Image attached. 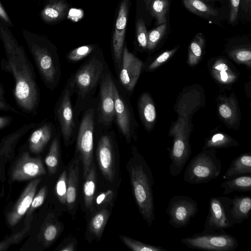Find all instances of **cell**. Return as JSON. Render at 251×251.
<instances>
[{
  "mask_svg": "<svg viewBox=\"0 0 251 251\" xmlns=\"http://www.w3.org/2000/svg\"><path fill=\"white\" fill-rule=\"evenodd\" d=\"M122 63L119 75L120 81L126 90L131 91L139 77L143 63L128 51L126 46L123 49Z\"/></svg>",
  "mask_w": 251,
  "mask_h": 251,
  "instance_id": "8fae6325",
  "label": "cell"
},
{
  "mask_svg": "<svg viewBox=\"0 0 251 251\" xmlns=\"http://www.w3.org/2000/svg\"><path fill=\"white\" fill-rule=\"evenodd\" d=\"M29 50L43 81L50 89L54 88L61 74L58 59L47 48L38 44H30Z\"/></svg>",
  "mask_w": 251,
  "mask_h": 251,
  "instance_id": "5b68a950",
  "label": "cell"
},
{
  "mask_svg": "<svg viewBox=\"0 0 251 251\" xmlns=\"http://www.w3.org/2000/svg\"><path fill=\"white\" fill-rule=\"evenodd\" d=\"M95 49L93 45H85L71 50L67 55V59L71 62H77L88 55Z\"/></svg>",
  "mask_w": 251,
  "mask_h": 251,
  "instance_id": "d590c367",
  "label": "cell"
},
{
  "mask_svg": "<svg viewBox=\"0 0 251 251\" xmlns=\"http://www.w3.org/2000/svg\"><path fill=\"white\" fill-rule=\"evenodd\" d=\"M68 6L62 0H57L47 5L41 12L42 19L47 22L57 21L63 18Z\"/></svg>",
  "mask_w": 251,
  "mask_h": 251,
  "instance_id": "cb8c5ba5",
  "label": "cell"
},
{
  "mask_svg": "<svg viewBox=\"0 0 251 251\" xmlns=\"http://www.w3.org/2000/svg\"><path fill=\"white\" fill-rule=\"evenodd\" d=\"M53 0H50V2H52Z\"/></svg>",
  "mask_w": 251,
  "mask_h": 251,
  "instance_id": "11a10c76",
  "label": "cell"
},
{
  "mask_svg": "<svg viewBox=\"0 0 251 251\" xmlns=\"http://www.w3.org/2000/svg\"><path fill=\"white\" fill-rule=\"evenodd\" d=\"M226 71H219L220 79L223 82L227 81L228 79V74L226 72Z\"/></svg>",
  "mask_w": 251,
  "mask_h": 251,
  "instance_id": "f907efd6",
  "label": "cell"
},
{
  "mask_svg": "<svg viewBox=\"0 0 251 251\" xmlns=\"http://www.w3.org/2000/svg\"><path fill=\"white\" fill-rule=\"evenodd\" d=\"M94 111L87 110L80 123L77 139V149L83 164L85 177L93 163Z\"/></svg>",
  "mask_w": 251,
  "mask_h": 251,
  "instance_id": "ba28073f",
  "label": "cell"
},
{
  "mask_svg": "<svg viewBox=\"0 0 251 251\" xmlns=\"http://www.w3.org/2000/svg\"><path fill=\"white\" fill-rule=\"evenodd\" d=\"M103 70V63L94 57L76 71L73 81L80 96L84 97L96 86Z\"/></svg>",
  "mask_w": 251,
  "mask_h": 251,
  "instance_id": "9c48e42d",
  "label": "cell"
},
{
  "mask_svg": "<svg viewBox=\"0 0 251 251\" xmlns=\"http://www.w3.org/2000/svg\"><path fill=\"white\" fill-rule=\"evenodd\" d=\"M110 216L109 211L102 209L91 219L89 224L90 231L98 238H100Z\"/></svg>",
  "mask_w": 251,
  "mask_h": 251,
  "instance_id": "4316f807",
  "label": "cell"
},
{
  "mask_svg": "<svg viewBox=\"0 0 251 251\" xmlns=\"http://www.w3.org/2000/svg\"><path fill=\"white\" fill-rule=\"evenodd\" d=\"M204 1H214L216 0H203Z\"/></svg>",
  "mask_w": 251,
  "mask_h": 251,
  "instance_id": "db71d44e",
  "label": "cell"
},
{
  "mask_svg": "<svg viewBox=\"0 0 251 251\" xmlns=\"http://www.w3.org/2000/svg\"><path fill=\"white\" fill-rule=\"evenodd\" d=\"M251 174V153L245 152L235 158L223 176L225 179Z\"/></svg>",
  "mask_w": 251,
  "mask_h": 251,
  "instance_id": "44dd1931",
  "label": "cell"
},
{
  "mask_svg": "<svg viewBox=\"0 0 251 251\" xmlns=\"http://www.w3.org/2000/svg\"><path fill=\"white\" fill-rule=\"evenodd\" d=\"M177 48L178 47L163 52L150 65L149 69L153 70L166 61L177 50Z\"/></svg>",
  "mask_w": 251,
  "mask_h": 251,
  "instance_id": "60d3db41",
  "label": "cell"
},
{
  "mask_svg": "<svg viewBox=\"0 0 251 251\" xmlns=\"http://www.w3.org/2000/svg\"><path fill=\"white\" fill-rule=\"evenodd\" d=\"M181 242L191 249L212 251H233L238 247L236 238L226 231L195 233L182 238Z\"/></svg>",
  "mask_w": 251,
  "mask_h": 251,
  "instance_id": "277c9868",
  "label": "cell"
},
{
  "mask_svg": "<svg viewBox=\"0 0 251 251\" xmlns=\"http://www.w3.org/2000/svg\"><path fill=\"white\" fill-rule=\"evenodd\" d=\"M59 146L57 137H55L50 146L45 162L50 174H54L57 170L59 163Z\"/></svg>",
  "mask_w": 251,
  "mask_h": 251,
  "instance_id": "f546056e",
  "label": "cell"
},
{
  "mask_svg": "<svg viewBox=\"0 0 251 251\" xmlns=\"http://www.w3.org/2000/svg\"><path fill=\"white\" fill-rule=\"evenodd\" d=\"M205 45V38L201 33L196 34L189 47L188 60L194 64L198 62L202 54Z\"/></svg>",
  "mask_w": 251,
  "mask_h": 251,
  "instance_id": "4dcf8cb0",
  "label": "cell"
},
{
  "mask_svg": "<svg viewBox=\"0 0 251 251\" xmlns=\"http://www.w3.org/2000/svg\"><path fill=\"white\" fill-rule=\"evenodd\" d=\"M52 127L46 123L36 128L31 133L28 141L30 151L35 154L40 153L50 140Z\"/></svg>",
  "mask_w": 251,
  "mask_h": 251,
  "instance_id": "ffe728a7",
  "label": "cell"
},
{
  "mask_svg": "<svg viewBox=\"0 0 251 251\" xmlns=\"http://www.w3.org/2000/svg\"><path fill=\"white\" fill-rule=\"evenodd\" d=\"M11 118L9 117H0V129L10 123Z\"/></svg>",
  "mask_w": 251,
  "mask_h": 251,
  "instance_id": "681fc988",
  "label": "cell"
},
{
  "mask_svg": "<svg viewBox=\"0 0 251 251\" xmlns=\"http://www.w3.org/2000/svg\"><path fill=\"white\" fill-rule=\"evenodd\" d=\"M185 7L191 12L205 18L218 15V11L203 0H182Z\"/></svg>",
  "mask_w": 251,
  "mask_h": 251,
  "instance_id": "d4e9b609",
  "label": "cell"
},
{
  "mask_svg": "<svg viewBox=\"0 0 251 251\" xmlns=\"http://www.w3.org/2000/svg\"><path fill=\"white\" fill-rule=\"evenodd\" d=\"M214 68L217 71H227L228 69V66L225 63L222 62L216 65Z\"/></svg>",
  "mask_w": 251,
  "mask_h": 251,
  "instance_id": "816d5d0a",
  "label": "cell"
},
{
  "mask_svg": "<svg viewBox=\"0 0 251 251\" xmlns=\"http://www.w3.org/2000/svg\"><path fill=\"white\" fill-rule=\"evenodd\" d=\"M97 158L100 169L104 178L112 182L115 177V159L113 146L111 138L102 136L97 149Z\"/></svg>",
  "mask_w": 251,
  "mask_h": 251,
  "instance_id": "7c38bea8",
  "label": "cell"
},
{
  "mask_svg": "<svg viewBox=\"0 0 251 251\" xmlns=\"http://www.w3.org/2000/svg\"><path fill=\"white\" fill-rule=\"evenodd\" d=\"M119 237L125 245L133 251H167L160 246L147 244L125 235Z\"/></svg>",
  "mask_w": 251,
  "mask_h": 251,
  "instance_id": "1f68e13d",
  "label": "cell"
},
{
  "mask_svg": "<svg viewBox=\"0 0 251 251\" xmlns=\"http://www.w3.org/2000/svg\"><path fill=\"white\" fill-rule=\"evenodd\" d=\"M240 4L245 12L250 13L251 0H240Z\"/></svg>",
  "mask_w": 251,
  "mask_h": 251,
  "instance_id": "bcb514c9",
  "label": "cell"
},
{
  "mask_svg": "<svg viewBox=\"0 0 251 251\" xmlns=\"http://www.w3.org/2000/svg\"><path fill=\"white\" fill-rule=\"evenodd\" d=\"M47 193L46 186H43L41 188L38 193L35 195L31 204L27 210L28 213H31L36 208L40 206L44 202Z\"/></svg>",
  "mask_w": 251,
  "mask_h": 251,
  "instance_id": "74e56055",
  "label": "cell"
},
{
  "mask_svg": "<svg viewBox=\"0 0 251 251\" xmlns=\"http://www.w3.org/2000/svg\"><path fill=\"white\" fill-rule=\"evenodd\" d=\"M219 111L220 115L225 119L230 118L232 115L230 108L225 104H223L219 106Z\"/></svg>",
  "mask_w": 251,
  "mask_h": 251,
  "instance_id": "f6af8a7d",
  "label": "cell"
},
{
  "mask_svg": "<svg viewBox=\"0 0 251 251\" xmlns=\"http://www.w3.org/2000/svg\"><path fill=\"white\" fill-rule=\"evenodd\" d=\"M114 196V192L108 190L100 194L96 199V202L98 205H101L108 203L111 201Z\"/></svg>",
  "mask_w": 251,
  "mask_h": 251,
  "instance_id": "7bdbcfd3",
  "label": "cell"
},
{
  "mask_svg": "<svg viewBox=\"0 0 251 251\" xmlns=\"http://www.w3.org/2000/svg\"><path fill=\"white\" fill-rule=\"evenodd\" d=\"M0 18L8 24L11 25L10 19L0 3Z\"/></svg>",
  "mask_w": 251,
  "mask_h": 251,
  "instance_id": "7dc6e473",
  "label": "cell"
},
{
  "mask_svg": "<svg viewBox=\"0 0 251 251\" xmlns=\"http://www.w3.org/2000/svg\"><path fill=\"white\" fill-rule=\"evenodd\" d=\"M60 230L61 226L56 221L46 224L43 230L45 246H48L51 243L57 238Z\"/></svg>",
  "mask_w": 251,
  "mask_h": 251,
  "instance_id": "836d02e7",
  "label": "cell"
},
{
  "mask_svg": "<svg viewBox=\"0 0 251 251\" xmlns=\"http://www.w3.org/2000/svg\"><path fill=\"white\" fill-rule=\"evenodd\" d=\"M140 113L147 126L151 125L156 118V111L151 98L146 94L143 95L139 103Z\"/></svg>",
  "mask_w": 251,
  "mask_h": 251,
  "instance_id": "484cf974",
  "label": "cell"
},
{
  "mask_svg": "<svg viewBox=\"0 0 251 251\" xmlns=\"http://www.w3.org/2000/svg\"><path fill=\"white\" fill-rule=\"evenodd\" d=\"M113 94L115 114L118 126L126 142L129 143L131 137L130 112L127 104L123 100L114 82L113 84Z\"/></svg>",
  "mask_w": 251,
  "mask_h": 251,
  "instance_id": "e0dca14e",
  "label": "cell"
},
{
  "mask_svg": "<svg viewBox=\"0 0 251 251\" xmlns=\"http://www.w3.org/2000/svg\"><path fill=\"white\" fill-rule=\"evenodd\" d=\"M130 181L135 201L144 220L151 227L155 221L152 172L143 156L134 150L128 168Z\"/></svg>",
  "mask_w": 251,
  "mask_h": 251,
  "instance_id": "7a4b0ae2",
  "label": "cell"
},
{
  "mask_svg": "<svg viewBox=\"0 0 251 251\" xmlns=\"http://www.w3.org/2000/svg\"><path fill=\"white\" fill-rule=\"evenodd\" d=\"M55 193L61 203L66 204L67 190V173L66 170L63 171L56 182Z\"/></svg>",
  "mask_w": 251,
  "mask_h": 251,
  "instance_id": "e575fe53",
  "label": "cell"
},
{
  "mask_svg": "<svg viewBox=\"0 0 251 251\" xmlns=\"http://www.w3.org/2000/svg\"><path fill=\"white\" fill-rule=\"evenodd\" d=\"M57 116L63 139L65 142H67L70 139L75 127L70 91L67 88L64 89L60 97L57 109Z\"/></svg>",
  "mask_w": 251,
  "mask_h": 251,
  "instance_id": "9a60e30c",
  "label": "cell"
},
{
  "mask_svg": "<svg viewBox=\"0 0 251 251\" xmlns=\"http://www.w3.org/2000/svg\"><path fill=\"white\" fill-rule=\"evenodd\" d=\"M149 7L157 25L166 22V15L169 8V0H152Z\"/></svg>",
  "mask_w": 251,
  "mask_h": 251,
  "instance_id": "83f0119b",
  "label": "cell"
},
{
  "mask_svg": "<svg viewBox=\"0 0 251 251\" xmlns=\"http://www.w3.org/2000/svg\"><path fill=\"white\" fill-rule=\"evenodd\" d=\"M0 36L6 55L0 63L1 68L13 76L14 94L18 106L25 112H33L39 104V92L32 64L23 47L1 25Z\"/></svg>",
  "mask_w": 251,
  "mask_h": 251,
  "instance_id": "6da1fadb",
  "label": "cell"
},
{
  "mask_svg": "<svg viewBox=\"0 0 251 251\" xmlns=\"http://www.w3.org/2000/svg\"><path fill=\"white\" fill-rule=\"evenodd\" d=\"M238 143L232 138L221 133L214 134L205 143L203 149H215L237 146Z\"/></svg>",
  "mask_w": 251,
  "mask_h": 251,
  "instance_id": "f1b7e54d",
  "label": "cell"
},
{
  "mask_svg": "<svg viewBox=\"0 0 251 251\" xmlns=\"http://www.w3.org/2000/svg\"><path fill=\"white\" fill-rule=\"evenodd\" d=\"M136 28L137 38L139 45L143 48H147L148 32L143 19H138Z\"/></svg>",
  "mask_w": 251,
  "mask_h": 251,
  "instance_id": "8d00e7d4",
  "label": "cell"
},
{
  "mask_svg": "<svg viewBox=\"0 0 251 251\" xmlns=\"http://www.w3.org/2000/svg\"><path fill=\"white\" fill-rule=\"evenodd\" d=\"M167 27L166 22L148 32L147 48L149 50H152L157 46L166 33Z\"/></svg>",
  "mask_w": 251,
  "mask_h": 251,
  "instance_id": "d6a6232c",
  "label": "cell"
},
{
  "mask_svg": "<svg viewBox=\"0 0 251 251\" xmlns=\"http://www.w3.org/2000/svg\"><path fill=\"white\" fill-rule=\"evenodd\" d=\"M85 178L83 187L84 204L87 209L91 210L94 203L97 184V172L94 162L92 163Z\"/></svg>",
  "mask_w": 251,
  "mask_h": 251,
  "instance_id": "603a6c76",
  "label": "cell"
},
{
  "mask_svg": "<svg viewBox=\"0 0 251 251\" xmlns=\"http://www.w3.org/2000/svg\"><path fill=\"white\" fill-rule=\"evenodd\" d=\"M25 234L24 230L17 232L6 240H3L0 242V251H2L6 250L10 245L18 243Z\"/></svg>",
  "mask_w": 251,
  "mask_h": 251,
  "instance_id": "ab89813d",
  "label": "cell"
},
{
  "mask_svg": "<svg viewBox=\"0 0 251 251\" xmlns=\"http://www.w3.org/2000/svg\"><path fill=\"white\" fill-rule=\"evenodd\" d=\"M229 21L233 23L237 20L240 0H229Z\"/></svg>",
  "mask_w": 251,
  "mask_h": 251,
  "instance_id": "b9f144b4",
  "label": "cell"
},
{
  "mask_svg": "<svg viewBox=\"0 0 251 251\" xmlns=\"http://www.w3.org/2000/svg\"><path fill=\"white\" fill-rule=\"evenodd\" d=\"M46 174L40 157H31L28 152H24L11 171L14 181H25L39 177Z\"/></svg>",
  "mask_w": 251,
  "mask_h": 251,
  "instance_id": "30bf717a",
  "label": "cell"
},
{
  "mask_svg": "<svg viewBox=\"0 0 251 251\" xmlns=\"http://www.w3.org/2000/svg\"><path fill=\"white\" fill-rule=\"evenodd\" d=\"M151 0H144L147 8H149Z\"/></svg>",
  "mask_w": 251,
  "mask_h": 251,
  "instance_id": "f5cc1de1",
  "label": "cell"
},
{
  "mask_svg": "<svg viewBox=\"0 0 251 251\" xmlns=\"http://www.w3.org/2000/svg\"><path fill=\"white\" fill-rule=\"evenodd\" d=\"M113 82L110 75H106L102 77L100 85V120L106 125L109 124L115 116Z\"/></svg>",
  "mask_w": 251,
  "mask_h": 251,
  "instance_id": "2e32d148",
  "label": "cell"
},
{
  "mask_svg": "<svg viewBox=\"0 0 251 251\" xmlns=\"http://www.w3.org/2000/svg\"><path fill=\"white\" fill-rule=\"evenodd\" d=\"M198 212L197 202L188 196L176 195L169 201L166 213L169 224L176 228L186 227Z\"/></svg>",
  "mask_w": 251,
  "mask_h": 251,
  "instance_id": "52a82bcc",
  "label": "cell"
},
{
  "mask_svg": "<svg viewBox=\"0 0 251 251\" xmlns=\"http://www.w3.org/2000/svg\"><path fill=\"white\" fill-rule=\"evenodd\" d=\"M251 211V196H235L231 199L228 218L231 224H240L249 219Z\"/></svg>",
  "mask_w": 251,
  "mask_h": 251,
  "instance_id": "ac0fdd59",
  "label": "cell"
},
{
  "mask_svg": "<svg viewBox=\"0 0 251 251\" xmlns=\"http://www.w3.org/2000/svg\"><path fill=\"white\" fill-rule=\"evenodd\" d=\"M79 179V159H74L70 163L67 179L66 204L68 208L74 207L77 195Z\"/></svg>",
  "mask_w": 251,
  "mask_h": 251,
  "instance_id": "d6986e66",
  "label": "cell"
},
{
  "mask_svg": "<svg viewBox=\"0 0 251 251\" xmlns=\"http://www.w3.org/2000/svg\"><path fill=\"white\" fill-rule=\"evenodd\" d=\"M4 95V88L2 85L0 84V110L11 111L16 112L17 111L6 102Z\"/></svg>",
  "mask_w": 251,
  "mask_h": 251,
  "instance_id": "ee69618b",
  "label": "cell"
},
{
  "mask_svg": "<svg viewBox=\"0 0 251 251\" xmlns=\"http://www.w3.org/2000/svg\"><path fill=\"white\" fill-rule=\"evenodd\" d=\"M222 163L215 149H203L195 155L187 165L184 180L191 184L207 183L219 176Z\"/></svg>",
  "mask_w": 251,
  "mask_h": 251,
  "instance_id": "3957f363",
  "label": "cell"
},
{
  "mask_svg": "<svg viewBox=\"0 0 251 251\" xmlns=\"http://www.w3.org/2000/svg\"><path fill=\"white\" fill-rule=\"evenodd\" d=\"M231 198L227 196H213L210 198L206 218L202 232H220L233 225L228 218Z\"/></svg>",
  "mask_w": 251,
  "mask_h": 251,
  "instance_id": "8992f818",
  "label": "cell"
},
{
  "mask_svg": "<svg viewBox=\"0 0 251 251\" xmlns=\"http://www.w3.org/2000/svg\"><path fill=\"white\" fill-rule=\"evenodd\" d=\"M128 13V0H122L112 38V49L117 63H122Z\"/></svg>",
  "mask_w": 251,
  "mask_h": 251,
  "instance_id": "5bb4252c",
  "label": "cell"
},
{
  "mask_svg": "<svg viewBox=\"0 0 251 251\" xmlns=\"http://www.w3.org/2000/svg\"><path fill=\"white\" fill-rule=\"evenodd\" d=\"M59 250L60 251H74L75 250V244L74 242H69Z\"/></svg>",
  "mask_w": 251,
  "mask_h": 251,
  "instance_id": "c3c4849f",
  "label": "cell"
},
{
  "mask_svg": "<svg viewBox=\"0 0 251 251\" xmlns=\"http://www.w3.org/2000/svg\"><path fill=\"white\" fill-rule=\"evenodd\" d=\"M223 194L227 195L234 191L251 192V175H245L226 179L221 184Z\"/></svg>",
  "mask_w": 251,
  "mask_h": 251,
  "instance_id": "7402d4cb",
  "label": "cell"
},
{
  "mask_svg": "<svg viewBox=\"0 0 251 251\" xmlns=\"http://www.w3.org/2000/svg\"><path fill=\"white\" fill-rule=\"evenodd\" d=\"M231 55L240 62H250L251 59V50L246 48L234 50L231 52Z\"/></svg>",
  "mask_w": 251,
  "mask_h": 251,
  "instance_id": "f35d334b",
  "label": "cell"
},
{
  "mask_svg": "<svg viewBox=\"0 0 251 251\" xmlns=\"http://www.w3.org/2000/svg\"><path fill=\"white\" fill-rule=\"evenodd\" d=\"M41 178H36L29 182L26 186L20 197L7 215L8 224L13 226L17 225L28 210Z\"/></svg>",
  "mask_w": 251,
  "mask_h": 251,
  "instance_id": "4fadbf2b",
  "label": "cell"
}]
</instances>
